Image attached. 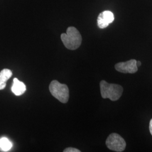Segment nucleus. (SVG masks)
Wrapping results in <instances>:
<instances>
[{"label":"nucleus","mask_w":152,"mask_h":152,"mask_svg":"<svg viewBox=\"0 0 152 152\" xmlns=\"http://www.w3.org/2000/svg\"><path fill=\"white\" fill-rule=\"evenodd\" d=\"M60 37L64 46L69 50H75L81 45V35L74 27L68 28L66 33H62Z\"/></svg>","instance_id":"f257e3e1"},{"label":"nucleus","mask_w":152,"mask_h":152,"mask_svg":"<svg viewBox=\"0 0 152 152\" xmlns=\"http://www.w3.org/2000/svg\"><path fill=\"white\" fill-rule=\"evenodd\" d=\"M100 92L103 99H109L112 101H117L124 91L123 87L117 84L108 83L102 80L100 83Z\"/></svg>","instance_id":"f03ea898"},{"label":"nucleus","mask_w":152,"mask_h":152,"mask_svg":"<svg viewBox=\"0 0 152 152\" xmlns=\"http://www.w3.org/2000/svg\"><path fill=\"white\" fill-rule=\"evenodd\" d=\"M49 90L52 96L62 103H66L69 98V91L65 84H62L56 80L51 82Z\"/></svg>","instance_id":"7ed1b4c3"},{"label":"nucleus","mask_w":152,"mask_h":152,"mask_svg":"<svg viewBox=\"0 0 152 152\" xmlns=\"http://www.w3.org/2000/svg\"><path fill=\"white\" fill-rule=\"evenodd\" d=\"M106 145L110 150L115 152H123L126 148V143L124 139L116 133L109 135L106 140Z\"/></svg>","instance_id":"20e7f679"},{"label":"nucleus","mask_w":152,"mask_h":152,"mask_svg":"<svg viewBox=\"0 0 152 152\" xmlns=\"http://www.w3.org/2000/svg\"><path fill=\"white\" fill-rule=\"evenodd\" d=\"M115 68L117 71L123 73H135L138 70L136 60L135 59L117 63L115 65Z\"/></svg>","instance_id":"39448f33"},{"label":"nucleus","mask_w":152,"mask_h":152,"mask_svg":"<svg viewBox=\"0 0 152 152\" xmlns=\"http://www.w3.org/2000/svg\"><path fill=\"white\" fill-rule=\"evenodd\" d=\"M114 14L110 11H104L101 12L98 17L97 22L99 28L104 29L107 27L109 24L114 21Z\"/></svg>","instance_id":"423d86ee"},{"label":"nucleus","mask_w":152,"mask_h":152,"mask_svg":"<svg viewBox=\"0 0 152 152\" xmlns=\"http://www.w3.org/2000/svg\"><path fill=\"white\" fill-rule=\"evenodd\" d=\"M11 91L16 96H20L26 91V86L22 81L15 78L11 87Z\"/></svg>","instance_id":"0eeeda50"},{"label":"nucleus","mask_w":152,"mask_h":152,"mask_svg":"<svg viewBox=\"0 0 152 152\" xmlns=\"http://www.w3.org/2000/svg\"><path fill=\"white\" fill-rule=\"evenodd\" d=\"M12 75V71L9 69H4L0 72V90L5 88L6 82Z\"/></svg>","instance_id":"6e6552de"},{"label":"nucleus","mask_w":152,"mask_h":152,"mask_svg":"<svg viewBox=\"0 0 152 152\" xmlns=\"http://www.w3.org/2000/svg\"><path fill=\"white\" fill-rule=\"evenodd\" d=\"M12 147V142L6 137H2L0 139V148L3 151H9L11 149Z\"/></svg>","instance_id":"1a4fd4ad"},{"label":"nucleus","mask_w":152,"mask_h":152,"mask_svg":"<svg viewBox=\"0 0 152 152\" xmlns=\"http://www.w3.org/2000/svg\"><path fill=\"white\" fill-rule=\"evenodd\" d=\"M64 152H80L81 151L76 148H72V147H69V148H67L65 149L64 151Z\"/></svg>","instance_id":"9d476101"},{"label":"nucleus","mask_w":152,"mask_h":152,"mask_svg":"<svg viewBox=\"0 0 152 152\" xmlns=\"http://www.w3.org/2000/svg\"><path fill=\"white\" fill-rule=\"evenodd\" d=\"M149 131H150V132H151V134L152 135V118L151 120L150 123H149Z\"/></svg>","instance_id":"9b49d317"},{"label":"nucleus","mask_w":152,"mask_h":152,"mask_svg":"<svg viewBox=\"0 0 152 152\" xmlns=\"http://www.w3.org/2000/svg\"><path fill=\"white\" fill-rule=\"evenodd\" d=\"M141 65V61H136V65H137V67H139V66H140Z\"/></svg>","instance_id":"f8f14e48"}]
</instances>
